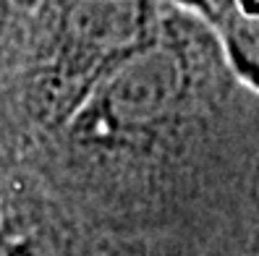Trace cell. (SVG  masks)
Returning <instances> with one entry per match:
<instances>
[{"label": "cell", "instance_id": "6", "mask_svg": "<svg viewBox=\"0 0 259 256\" xmlns=\"http://www.w3.org/2000/svg\"><path fill=\"white\" fill-rule=\"evenodd\" d=\"M0 207H3V201H0Z\"/></svg>", "mask_w": 259, "mask_h": 256}, {"label": "cell", "instance_id": "3", "mask_svg": "<svg viewBox=\"0 0 259 256\" xmlns=\"http://www.w3.org/2000/svg\"><path fill=\"white\" fill-rule=\"evenodd\" d=\"M0 256H89L53 215L11 201L0 207Z\"/></svg>", "mask_w": 259, "mask_h": 256}, {"label": "cell", "instance_id": "5", "mask_svg": "<svg viewBox=\"0 0 259 256\" xmlns=\"http://www.w3.org/2000/svg\"><path fill=\"white\" fill-rule=\"evenodd\" d=\"M8 19H11V0H0V37L8 26Z\"/></svg>", "mask_w": 259, "mask_h": 256}, {"label": "cell", "instance_id": "4", "mask_svg": "<svg viewBox=\"0 0 259 256\" xmlns=\"http://www.w3.org/2000/svg\"><path fill=\"white\" fill-rule=\"evenodd\" d=\"M215 13L231 63L259 86V0H220Z\"/></svg>", "mask_w": 259, "mask_h": 256}, {"label": "cell", "instance_id": "1", "mask_svg": "<svg viewBox=\"0 0 259 256\" xmlns=\"http://www.w3.org/2000/svg\"><path fill=\"white\" fill-rule=\"evenodd\" d=\"M189 89L178 44L160 32L115 63L68 118L71 133L92 146H134L170 120Z\"/></svg>", "mask_w": 259, "mask_h": 256}, {"label": "cell", "instance_id": "2", "mask_svg": "<svg viewBox=\"0 0 259 256\" xmlns=\"http://www.w3.org/2000/svg\"><path fill=\"white\" fill-rule=\"evenodd\" d=\"M155 34L152 0H66L50 66L58 113L68 120L105 73Z\"/></svg>", "mask_w": 259, "mask_h": 256}]
</instances>
